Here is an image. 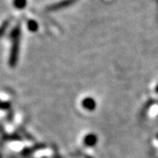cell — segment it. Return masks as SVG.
<instances>
[{
  "label": "cell",
  "mask_w": 158,
  "mask_h": 158,
  "mask_svg": "<svg viewBox=\"0 0 158 158\" xmlns=\"http://www.w3.org/2000/svg\"><path fill=\"white\" fill-rule=\"evenodd\" d=\"M19 29L15 28V31L12 33L13 36V47L10 51V65L14 67L15 66L17 62V55H18V47H19Z\"/></svg>",
  "instance_id": "obj_1"
},
{
  "label": "cell",
  "mask_w": 158,
  "mask_h": 158,
  "mask_svg": "<svg viewBox=\"0 0 158 158\" xmlns=\"http://www.w3.org/2000/svg\"><path fill=\"white\" fill-rule=\"evenodd\" d=\"M86 144L87 145H89V146H92L94 145L95 142H96V137L94 136V135H89V136L86 137V140H85Z\"/></svg>",
  "instance_id": "obj_3"
},
{
  "label": "cell",
  "mask_w": 158,
  "mask_h": 158,
  "mask_svg": "<svg viewBox=\"0 0 158 158\" xmlns=\"http://www.w3.org/2000/svg\"><path fill=\"white\" fill-rule=\"evenodd\" d=\"M83 106L85 108H87L88 110H94V108L95 107V102L91 98H87V99L84 100Z\"/></svg>",
  "instance_id": "obj_2"
}]
</instances>
